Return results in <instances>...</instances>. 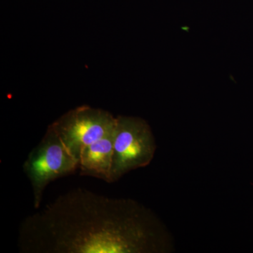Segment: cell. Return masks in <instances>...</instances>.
Wrapping results in <instances>:
<instances>
[{
	"label": "cell",
	"mask_w": 253,
	"mask_h": 253,
	"mask_svg": "<svg viewBox=\"0 0 253 253\" xmlns=\"http://www.w3.org/2000/svg\"><path fill=\"white\" fill-rule=\"evenodd\" d=\"M18 246L24 253H157L168 245L142 205L78 188L25 218Z\"/></svg>",
	"instance_id": "cell-1"
},
{
	"label": "cell",
	"mask_w": 253,
	"mask_h": 253,
	"mask_svg": "<svg viewBox=\"0 0 253 253\" xmlns=\"http://www.w3.org/2000/svg\"><path fill=\"white\" fill-rule=\"evenodd\" d=\"M23 168L31 182L33 206L39 209L48 184L76 172L79 168V161L49 126L41 142L28 154Z\"/></svg>",
	"instance_id": "cell-2"
},
{
	"label": "cell",
	"mask_w": 253,
	"mask_h": 253,
	"mask_svg": "<svg viewBox=\"0 0 253 253\" xmlns=\"http://www.w3.org/2000/svg\"><path fill=\"white\" fill-rule=\"evenodd\" d=\"M156 144L151 127L144 120L118 116L114 128L111 183L131 170L149 166Z\"/></svg>",
	"instance_id": "cell-3"
},
{
	"label": "cell",
	"mask_w": 253,
	"mask_h": 253,
	"mask_svg": "<svg viewBox=\"0 0 253 253\" xmlns=\"http://www.w3.org/2000/svg\"><path fill=\"white\" fill-rule=\"evenodd\" d=\"M116 121L109 111L82 106L68 111L50 126L79 161L81 150L113 130Z\"/></svg>",
	"instance_id": "cell-4"
},
{
	"label": "cell",
	"mask_w": 253,
	"mask_h": 253,
	"mask_svg": "<svg viewBox=\"0 0 253 253\" xmlns=\"http://www.w3.org/2000/svg\"><path fill=\"white\" fill-rule=\"evenodd\" d=\"M113 141L114 129L81 150L79 158L81 175L92 176L111 183Z\"/></svg>",
	"instance_id": "cell-5"
}]
</instances>
